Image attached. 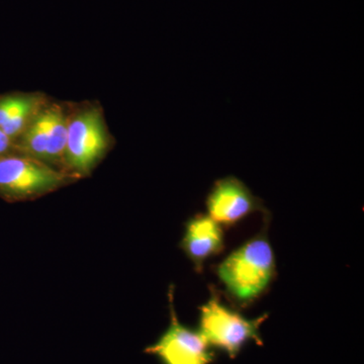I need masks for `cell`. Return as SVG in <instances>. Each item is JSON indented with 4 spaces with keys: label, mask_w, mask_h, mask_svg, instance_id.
I'll return each instance as SVG.
<instances>
[{
    "label": "cell",
    "mask_w": 364,
    "mask_h": 364,
    "mask_svg": "<svg viewBox=\"0 0 364 364\" xmlns=\"http://www.w3.org/2000/svg\"><path fill=\"white\" fill-rule=\"evenodd\" d=\"M174 287L168 291L170 323L154 344L144 352L156 356L161 364H212L217 355L198 330L181 324L174 308Z\"/></svg>",
    "instance_id": "obj_5"
},
{
    "label": "cell",
    "mask_w": 364,
    "mask_h": 364,
    "mask_svg": "<svg viewBox=\"0 0 364 364\" xmlns=\"http://www.w3.org/2000/svg\"><path fill=\"white\" fill-rule=\"evenodd\" d=\"M49 100L42 92L16 91L0 95V129L14 143Z\"/></svg>",
    "instance_id": "obj_8"
},
{
    "label": "cell",
    "mask_w": 364,
    "mask_h": 364,
    "mask_svg": "<svg viewBox=\"0 0 364 364\" xmlns=\"http://www.w3.org/2000/svg\"><path fill=\"white\" fill-rule=\"evenodd\" d=\"M205 205L208 215L225 227L235 226L255 212L267 214L262 200L235 176L215 181L208 193Z\"/></svg>",
    "instance_id": "obj_6"
},
{
    "label": "cell",
    "mask_w": 364,
    "mask_h": 364,
    "mask_svg": "<svg viewBox=\"0 0 364 364\" xmlns=\"http://www.w3.org/2000/svg\"><path fill=\"white\" fill-rule=\"evenodd\" d=\"M267 226V222L260 233L234 250L215 268L228 296L237 306H246L259 299L274 279L275 257Z\"/></svg>",
    "instance_id": "obj_1"
},
{
    "label": "cell",
    "mask_w": 364,
    "mask_h": 364,
    "mask_svg": "<svg viewBox=\"0 0 364 364\" xmlns=\"http://www.w3.org/2000/svg\"><path fill=\"white\" fill-rule=\"evenodd\" d=\"M114 136L97 102H69L64 171L74 178L91 176L114 146Z\"/></svg>",
    "instance_id": "obj_2"
},
{
    "label": "cell",
    "mask_w": 364,
    "mask_h": 364,
    "mask_svg": "<svg viewBox=\"0 0 364 364\" xmlns=\"http://www.w3.org/2000/svg\"><path fill=\"white\" fill-rule=\"evenodd\" d=\"M16 152L14 141L0 129V156Z\"/></svg>",
    "instance_id": "obj_10"
},
{
    "label": "cell",
    "mask_w": 364,
    "mask_h": 364,
    "mask_svg": "<svg viewBox=\"0 0 364 364\" xmlns=\"http://www.w3.org/2000/svg\"><path fill=\"white\" fill-rule=\"evenodd\" d=\"M181 248L193 262L196 272H202L205 261L225 249L221 225L208 215H193L186 222Z\"/></svg>",
    "instance_id": "obj_7"
},
{
    "label": "cell",
    "mask_w": 364,
    "mask_h": 364,
    "mask_svg": "<svg viewBox=\"0 0 364 364\" xmlns=\"http://www.w3.org/2000/svg\"><path fill=\"white\" fill-rule=\"evenodd\" d=\"M45 112L47 121V163L50 166L64 171L69 102H55L50 98L46 105Z\"/></svg>",
    "instance_id": "obj_9"
},
{
    "label": "cell",
    "mask_w": 364,
    "mask_h": 364,
    "mask_svg": "<svg viewBox=\"0 0 364 364\" xmlns=\"http://www.w3.org/2000/svg\"><path fill=\"white\" fill-rule=\"evenodd\" d=\"M268 314L256 318H247L221 301L213 289L210 298L200 306L198 331L212 348L225 352L235 359L249 342L263 346L260 326L267 320Z\"/></svg>",
    "instance_id": "obj_3"
},
{
    "label": "cell",
    "mask_w": 364,
    "mask_h": 364,
    "mask_svg": "<svg viewBox=\"0 0 364 364\" xmlns=\"http://www.w3.org/2000/svg\"><path fill=\"white\" fill-rule=\"evenodd\" d=\"M76 181L66 172L20 153L0 156V198L7 203L36 200Z\"/></svg>",
    "instance_id": "obj_4"
}]
</instances>
